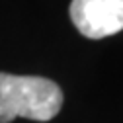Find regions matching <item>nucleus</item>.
<instances>
[{
	"label": "nucleus",
	"instance_id": "nucleus-1",
	"mask_svg": "<svg viewBox=\"0 0 123 123\" xmlns=\"http://www.w3.org/2000/svg\"><path fill=\"white\" fill-rule=\"evenodd\" d=\"M63 107V90L43 76L0 72V123L16 117L49 121Z\"/></svg>",
	"mask_w": 123,
	"mask_h": 123
},
{
	"label": "nucleus",
	"instance_id": "nucleus-2",
	"mask_svg": "<svg viewBox=\"0 0 123 123\" xmlns=\"http://www.w3.org/2000/svg\"><path fill=\"white\" fill-rule=\"evenodd\" d=\"M70 20L90 39H102L123 29V0H72Z\"/></svg>",
	"mask_w": 123,
	"mask_h": 123
}]
</instances>
